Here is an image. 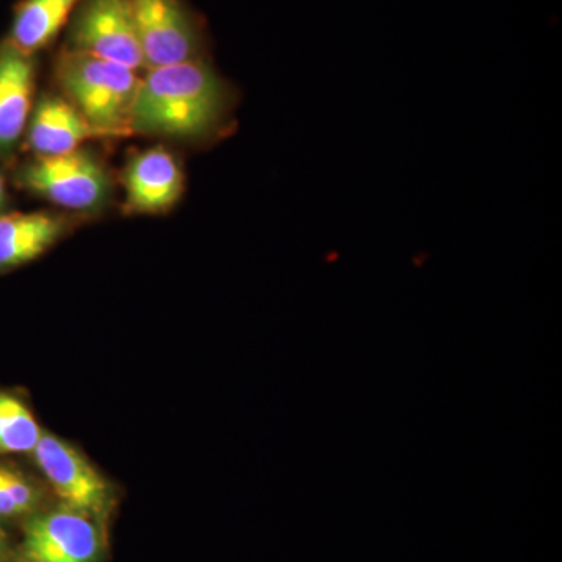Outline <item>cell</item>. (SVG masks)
<instances>
[{
  "mask_svg": "<svg viewBox=\"0 0 562 562\" xmlns=\"http://www.w3.org/2000/svg\"><path fill=\"white\" fill-rule=\"evenodd\" d=\"M231 87L201 58L150 68L133 102L132 133L203 139L231 114Z\"/></svg>",
  "mask_w": 562,
  "mask_h": 562,
  "instance_id": "cell-1",
  "label": "cell"
},
{
  "mask_svg": "<svg viewBox=\"0 0 562 562\" xmlns=\"http://www.w3.org/2000/svg\"><path fill=\"white\" fill-rule=\"evenodd\" d=\"M55 77L69 102L106 138L132 135V109L140 81L136 70L69 47L58 57Z\"/></svg>",
  "mask_w": 562,
  "mask_h": 562,
  "instance_id": "cell-2",
  "label": "cell"
},
{
  "mask_svg": "<svg viewBox=\"0 0 562 562\" xmlns=\"http://www.w3.org/2000/svg\"><path fill=\"white\" fill-rule=\"evenodd\" d=\"M32 458L60 505L88 514L106 527L116 492L77 447L60 436L43 431Z\"/></svg>",
  "mask_w": 562,
  "mask_h": 562,
  "instance_id": "cell-3",
  "label": "cell"
},
{
  "mask_svg": "<svg viewBox=\"0 0 562 562\" xmlns=\"http://www.w3.org/2000/svg\"><path fill=\"white\" fill-rule=\"evenodd\" d=\"M105 525L68 506L29 517L18 543V562H103Z\"/></svg>",
  "mask_w": 562,
  "mask_h": 562,
  "instance_id": "cell-4",
  "label": "cell"
},
{
  "mask_svg": "<svg viewBox=\"0 0 562 562\" xmlns=\"http://www.w3.org/2000/svg\"><path fill=\"white\" fill-rule=\"evenodd\" d=\"M21 187L55 205L91 211L105 203L110 179L102 162L85 150L57 157H38L18 173Z\"/></svg>",
  "mask_w": 562,
  "mask_h": 562,
  "instance_id": "cell-5",
  "label": "cell"
},
{
  "mask_svg": "<svg viewBox=\"0 0 562 562\" xmlns=\"http://www.w3.org/2000/svg\"><path fill=\"white\" fill-rule=\"evenodd\" d=\"M70 47L136 72L146 68L128 0H83L70 29Z\"/></svg>",
  "mask_w": 562,
  "mask_h": 562,
  "instance_id": "cell-6",
  "label": "cell"
},
{
  "mask_svg": "<svg viewBox=\"0 0 562 562\" xmlns=\"http://www.w3.org/2000/svg\"><path fill=\"white\" fill-rule=\"evenodd\" d=\"M128 3L146 68L199 58L201 31L181 0H128Z\"/></svg>",
  "mask_w": 562,
  "mask_h": 562,
  "instance_id": "cell-7",
  "label": "cell"
},
{
  "mask_svg": "<svg viewBox=\"0 0 562 562\" xmlns=\"http://www.w3.org/2000/svg\"><path fill=\"white\" fill-rule=\"evenodd\" d=\"M125 201L136 213H162L183 191V172L171 151L151 147L128 161L124 171Z\"/></svg>",
  "mask_w": 562,
  "mask_h": 562,
  "instance_id": "cell-8",
  "label": "cell"
},
{
  "mask_svg": "<svg viewBox=\"0 0 562 562\" xmlns=\"http://www.w3.org/2000/svg\"><path fill=\"white\" fill-rule=\"evenodd\" d=\"M35 63L9 40L0 44V157L20 143L32 114Z\"/></svg>",
  "mask_w": 562,
  "mask_h": 562,
  "instance_id": "cell-9",
  "label": "cell"
},
{
  "mask_svg": "<svg viewBox=\"0 0 562 562\" xmlns=\"http://www.w3.org/2000/svg\"><path fill=\"white\" fill-rule=\"evenodd\" d=\"M106 138L69 101L46 95L29 121V144L38 157H57L79 150L88 139Z\"/></svg>",
  "mask_w": 562,
  "mask_h": 562,
  "instance_id": "cell-10",
  "label": "cell"
},
{
  "mask_svg": "<svg viewBox=\"0 0 562 562\" xmlns=\"http://www.w3.org/2000/svg\"><path fill=\"white\" fill-rule=\"evenodd\" d=\"M68 222L49 213H0V272L13 271L46 254Z\"/></svg>",
  "mask_w": 562,
  "mask_h": 562,
  "instance_id": "cell-11",
  "label": "cell"
},
{
  "mask_svg": "<svg viewBox=\"0 0 562 562\" xmlns=\"http://www.w3.org/2000/svg\"><path fill=\"white\" fill-rule=\"evenodd\" d=\"M80 0H22L14 11L10 43L27 55L49 46Z\"/></svg>",
  "mask_w": 562,
  "mask_h": 562,
  "instance_id": "cell-12",
  "label": "cell"
},
{
  "mask_svg": "<svg viewBox=\"0 0 562 562\" xmlns=\"http://www.w3.org/2000/svg\"><path fill=\"white\" fill-rule=\"evenodd\" d=\"M43 428L29 402L14 390L0 386V458L32 454Z\"/></svg>",
  "mask_w": 562,
  "mask_h": 562,
  "instance_id": "cell-13",
  "label": "cell"
},
{
  "mask_svg": "<svg viewBox=\"0 0 562 562\" xmlns=\"http://www.w3.org/2000/svg\"><path fill=\"white\" fill-rule=\"evenodd\" d=\"M43 486L16 462L0 458V524L25 520L44 509Z\"/></svg>",
  "mask_w": 562,
  "mask_h": 562,
  "instance_id": "cell-14",
  "label": "cell"
},
{
  "mask_svg": "<svg viewBox=\"0 0 562 562\" xmlns=\"http://www.w3.org/2000/svg\"><path fill=\"white\" fill-rule=\"evenodd\" d=\"M0 562H18L16 546L11 541L2 524H0Z\"/></svg>",
  "mask_w": 562,
  "mask_h": 562,
  "instance_id": "cell-15",
  "label": "cell"
},
{
  "mask_svg": "<svg viewBox=\"0 0 562 562\" xmlns=\"http://www.w3.org/2000/svg\"><path fill=\"white\" fill-rule=\"evenodd\" d=\"M7 199H9V194H7V183L2 172H0V211L5 206Z\"/></svg>",
  "mask_w": 562,
  "mask_h": 562,
  "instance_id": "cell-16",
  "label": "cell"
}]
</instances>
